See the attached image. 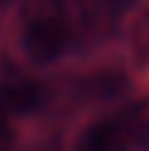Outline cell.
<instances>
[{
  "label": "cell",
  "mask_w": 149,
  "mask_h": 151,
  "mask_svg": "<svg viewBox=\"0 0 149 151\" xmlns=\"http://www.w3.org/2000/svg\"><path fill=\"white\" fill-rule=\"evenodd\" d=\"M70 42V27L57 15H37L27 25L22 37L25 52L35 62H52L67 50Z\"/></svg>",
  "instance_id": "cell-1"
},
{
  "label": "cell",
  "mask_w": 149,
  "mask_h": 151,
  "mask_svg": "<svg viewBox=\"0 0 149 151\" xmlns=\"http://www.w3.org/2000/svg\"><path fill=\"white\" fill-rule=\"evenodd\" d=\"M40 102H42V87L37 79L27 77L22 72L5 74L0 79V104L8 111L27 114V111L37 109Z\"/></svg>",
  "instance_id": "cell-2"
},
{
  "label": "cell",
  "mask_w": 149,
  "mask_h": 151,
  "mask_svg": "<svg viewBox=\"0 0 149 151\" xmlns=\"http://www.w3.org/2000/svg\"><path fill=\"white\" fill-rule=\"evenodd\" d=\"M129 139L132 136L122 122H99L82 131L74 151H124Z\"/></svg>",
  "instance_id": "cell-3"
},
{
  "label": "cell",
  "mask_w": 149,
  "mask_h": 151,
  "mask_svg": "<svg viewBox=\"0 0 149 151\" xmlns=\"http://www.w3.org/2000/svg\"><path fill=\"white\" fill-rule=\"evenodd\" d=\"M129 50L139 67L149 65V8L142 10L129 27Z\"/></svg>",
  "instance_id": "cell-4"
},
{
  "label": "cell",
  "mask_w": 149,
  "mask_h": 151,
  "mask_svg": "<svg viewBox=\"0 0 149 151\" xmlns=\"http://www.w3.org/2000/svg\"><path fill=\"white\" fill-rule=\"evenodd\" d=\"M87 87L97 97H114V94H119L127 87V77L122 72H117V70H102V72H97V74L90 77Z\"/></svg>",
  "instance_id": "cell-5"
},
{
  "label": "cell",
  "mask_w": 149,
  "mask_h": 151,
  "mask_svg": "<svg viewBox=\"0 0 149 151\" xmlns=\"http://www.w3.org/2000/svg\"><path fill=\"white\" fill-rule=\"evenodd\" d=\"M124 129L129 131V136L137 139H147L149 141V99H142L129 106V111L122 119Z\"/></svg>",
  "instance_id": "cell-6"
},
{
  "label": "cell",
  "mask_w": 149,
  "mask_h": 151,
  "mask_svg": "<svg viewBox=\"0 0 149 151\" xmlns=\"http://www.w3.org/2000/svg\"><path fill=\"white\" fill-rule=\"evenodd\" d=\"M5 106L0 104V149H5L10 144V127H8V116H5Z\"/></svg>",
  "instance_id": "cell-7"
},
{
  "label": "cell",
  "mask_w": 149,
  "mask_h": 151,
  "mask_svg": "<svg viewBox=\"0 0 149 151\" xmlns=\"http://www.w3.org/2000/svg\"><path fill=\"white\" fill-rule=\"evenodd\" d=\"M60 0H27V8H33L35 12H42L45 8H52V5H57Z\"/></svg>",
  "instance_id": "cell-8"
},
{
  "label": "cell",
  "mask_w": 149,
  "mask_h": 151,
  "mask_svg": "<svg viewBox=\"0 0 149 151\" xmlns=\"http://www.w3.org/2000/svg\"><path fill=\"white\" fill-rule=\"evenodd\" d=\"M0 3H3V0H0Z\"/></svg>",
  "instance_id": "cell-9"
}]
</instances>
